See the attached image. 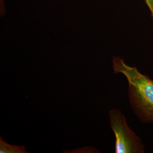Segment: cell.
<instances>
[{"instance_id":"3957f363","label":"cell","mask_w":153,"mask_h":153,"mask_svg":"<svg viewBox=\"0 0 153 153\" xmlns=\"http://www.w3.org/2000/svg\"><path fill=\"white\" fill-rule=\"evenodd\" d=\"M0 153H26V148L25 146H16L7 143L0 138Z\"/></svg>"},{"instance_id":"7a4b0ae2","label":"cell","mask_w":153,"mask_h":153,"mask_svg":"<svg viewBox=\"0 0 153 153\" xmlns=\"http://www.w3.org/2000/svg\"><path fill=\"white\" fill-rule=\"evenodd\" d=\"M109 122L115 136V153H144L145 145L141 139L128 126L120 110L109 111Z\"/></svg>"},{"instance_id":"277c9868","label":"cell","mask_w":153,"mask_h":153,"mask_svg":"<svg viewBox=\"0 0 153 153\" xmlns=\"http://www.w3.org/2000/svg\"><path fill=\"white\" fill-rule=\"evenodd\" d=\"M146 5L151 12V16L153 19V0H145Z\"/></svg>"},{"instance_id":"6da1fadb","label":"cell","mask_w":153,"mask_h":153,"mask_svg":"<svg viewBox=\"0 0 153 153\" xmlns=\"http://www.w3.org/2000/svg\"><path fill=\"white\" fill-rule=\"evenodd\" d=\"M115 74L126 76L128 83V98L133 113L143 123L153 124V80L136 66L126 64L119 56H113Z\"/></svg>"}]
</instances>
